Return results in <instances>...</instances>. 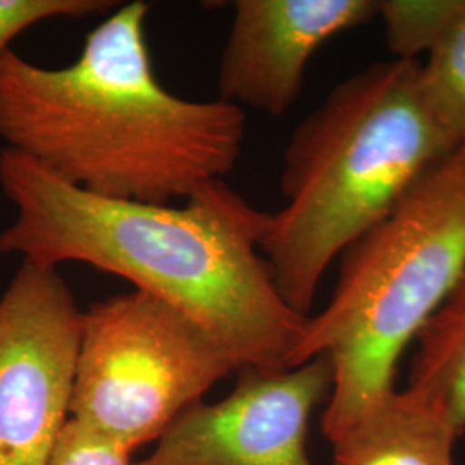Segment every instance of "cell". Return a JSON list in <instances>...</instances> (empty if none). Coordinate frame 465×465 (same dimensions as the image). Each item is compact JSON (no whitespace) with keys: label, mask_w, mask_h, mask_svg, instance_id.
Masks as SVG:
<instances>
[{"label":"cell","mask_w":465,"mask_h":465,"mask_svg":"<svg viewBox=\"0 0 465 465\" xmlns=\"http://www.w3.org/2000/svg\"><path fill=\"white\" fill-rule=\"evenodd\" d=\"M238 371L232 353L193 319L132 290L84 311L69 412L134 455Z\"/></svg>","instance_id":"5"},{"label":"cell","mask_w":465,"mask_h":465,"mask_svg":"<svg viewBox=\"0 0 465 465\" xmlns=\"http://www.w3.org/2000/svg\"><path fill=\"white\" fill-rule=\"evenodd\" d=\"M405 390L438 407L465 434V269L416 338Z\"/></svg>","instance_id":"10"},{"label":"cell","mask_w":465,"mask_h":465,"mask_svg":"<svg viewBox=\"0 0 465 465\" xmlns=\"http://www.w3.org/2000/svg\"><path fill=\"white\" fill-rule=\"evenodd\" d=\"M0 190L16 209L0 255L124 278L193 319L240 369H290L307 317L282 300L259 247L267 213L224 180L202 184L183 205L105 199L4 147Z\"/></svg>","instance_id":"1"},{"label":"cell","mask_w":465,"mask_h":465,"mask_svg":"<svg viewBox=\"0 0 465 465\" xmlns=\"http://www.w3.org/2000/svg\"><path fill=\"white\" fill-rule=\"evenodd\" d=\"M459 438L438 407L393 390L332 440V465H455Z\"/></svg>","instance_id":"9"},{"label":"cell","mask_w":465,"mask_h":465,"mask_svg":"<svg viewBox=\"0 0 465 465\" xmlns=\"http://www.w3.org/2000/svg\"><path fill=\"white\" fill-rule=\"evenodd\" d=\"M459 143L432 117L419 59L378 61L336 84L290 136L284 205L261 252L282 300L309 317L326 271Z\"/></svg>","instance_id":"3"},{"label":"cell","mask_w":465,"mask_h":465,"mask_svg":"<svg viewBox=\"0 0 465 465\" xmlns=\"http://www.w3.org/2000/svg\"><path fill=\"white\" fill-rule=\"evenodd\" d=\"M219 61V99L282 117L334 36L378 19V0H236Z\"/></svg>","instance_id":"8"},{"label":"cell","mask_w":465,"mask_h":465,"mask_svg":"<svg viewBox=\"0 0 465 465\" xmlns=\"http://www.w3.org/2000/svg\"><path fill=\"white\" fill-rule=\"evenodd\" d=\"M114 0H0V55L11 42L38 23L69 17L97 16L114 11Z\"/></svg>","instance_id":"12"},{"label":"cell","mask_w":465,"mask_h":465,"mask_svg":"<svg viewBox=\"0 0 465 465\" xmlns=\"http://www.w3.org/2000/svg\"><path fill=\"white\" fill-rule=\"evenodd\" d=\"M328 305L307 317L290 369L328 355L332 441L395 388L400 359L465 269V142L340 255Z\"/></svg>","instance_id":"4"},{"label":"cell","mask_w":465,"mask_h":465,"mask_svg":"<svg viewBox=\"0 0 465 465\" xmlns=\"http://www.w3.org/2000/svg\"><path fill=\"white\" fill-rule=\"evenodd\" d=\"M82 332L59 269L23 262L0 297V465H49L71 417Z\"/></svg>","instance_id":"6"},{"label":"cell","mask_w":465,"mask_h":465,"mask_svg":"<svg viewBox=\"0 0 465 465\" xmlns=\"http://www.w3.org/2000/svg\"><path fill=\"white\" fill-rule=\"evenodd\" d=\"M419 84L438 124L465 142V0H440L430 34L422 42Z\"/></svg>","instance_id":"11"},{"label":"cell","mask_w":465,"mask_h":465,"mask_svg":"<svg viewBox=\"0 0 465 465\" xmlns=\"http://www.w3.org/2000/svg\"><path fill=\"white\" fill-rule=\"evenodd\" d=\"M150 4H119L76 61L0 55V140L50 174L105 199L186 200L240 161L247 117L224 100L182 99L153 73Z\"/></svg>","instance_id":"2"},{"label":"cell","mask_w":465,"mask_h":465,"mask_svg":"<svg viewBox=\"0 0 465 465\" xmlns=\"http://www.w3.org/2000/svg\"><path fill=\"white\" fill-rule=\"evenodd\" d=\"M49 465H134L132 453L69 417Z\"/></svg>","instance_id":"13"},{"label":"cell","mask_w":465,"mask_h":465,"mask_svg":"<svg viewBox=\"0 0 465 465\" xmlns=\"http://www.w3.org/2000/svg\"><path fill=\"white\" fill-rule=\"evenodd\" d=\"M331 388L324 353L293 369L243 367L226 399L186 409L134 465H312L309 422Z\"/></svg>","instance_id":"7"}]
</instances>
